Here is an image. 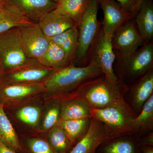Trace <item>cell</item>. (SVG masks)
<instances>
[{"label": "cell", "mask_w": 153, "mask_h": 153, "mask_svg": "<svg viewBox=\"0 0 153 153\" xmlns=\"http://www.w3.org/2000/svg\"><path fill=\"white\" fill-rule=\"evenodd\" d=\"M38 60L44 66L56 70H60L71 64L65 51L52 41H49L46 52Z\"/></svg>", "instance_id": "cb8c5ba5"}, {"label": "cell", "mask_w": 153, "mask_h": 153, "mask_svg": "<svg viewBox=\"0 0 153 153\" xmlns=\"http://www.w3.org/2000/svg\"><path fill=\"white\" fill-rule=\"evenodd\" d=\"M134 19L129 20L113 34L111 45L115 56L125 57L134 53L145 44Z\"/></svg>", "instance_id": "30bf717a"}, {"label": "cell", "mask_w": 153, "mask_h": 153, "mask_svg": "<svg viewBox=\"0 0 153 153\" xmlns=\"http://www.w3.org/2000/svg\"><path fill=\"white\" fill-rule=\"evenodd\" d=\"M99 0H89L85 10L76 24L78 33V48L73 64L84 66L88 64V58L94 44L102 29L97 19Z\"/></svg>", "instance_id": "5b68a950"}, {"label": "cell", "mask_w": 153, "mask_h": 153, "mask_svg": "<svg viewBox=\"0 0 153 153\" xmlns=\"http://www.w3.org/2000/svg\"><path fill=\"white\" fill-rule=\"evenodd\" d=\"M20 149L17 153H55L46 138V134L19 135Z\"/></svg>", "instance_id": "603a6c76"}, {"label": "cell", "mask_w": 153, "mask_h": 153, "mask_svg": "<svg viewBox=\"0 0 153 153\" xmlns=\"http://www.w3.org/2000/svg\"><path fill=\"white\" fill-rule=\"evenodd\" d=\"M130 103L132 109L138 114L144 104L153 95V69L128 86Z\"/></svg>", "instance_id": "9a60e30c"}, {"label": "cell", "mask_w": 153, "mask_h": 153, "mask_svg": "<svg viewBox=\"0 0 153 153\" xmlns=\"http://www.w3.org/2000/svg\"><path fill=\"white\" fill-rule=\"evenodd\" d=\"M0 141L17 153L20 151L19 135L6 114L4 107L1 105H0Z\"/></svg>", "instance_id": "4316f807"}, {"label": "cell", "mask_w": 153, "mask_h": 153, "mask_svg": "<svg viewBox=\"0 0 153 153\" xmlns=\"http://www.w3.org/2000/svg\"><path fill=\"white\" fill-rule=\"evenodd\" d=\"M61 102L60 120L91 117V107L79 99L67 96L56 97Z\"/></svg>", "instance_id": "ffe728a7"}, {"label": "cell", "mask_w": 153, "mask_h": 153, "mask_svg": "<svg viewBox=\"0 0 153 153\" xmlns=\"http://www.w3.org/2000/svg\"><path fill=\"white\" fill-rule=\"evenodd\" d=\"M134 135L140 137L153 130V95L145 102L140 112L132 120Z\"/></svg>", "instance_id": "7402d4cb"}, {"label": "cell", "mask_w": 153, "mask_h": 153, "mask_svg": "<svg viewBox=\"0 0 153 153\" xmlns=\"http://www.w3.org/2000/svg\"><path fill=\"white\" fill-rule=\"evenodd\" d=\"M45 99L42 95L4 107L18 135L38 133Z\"/></svg>", "instance_id": "8992f818"}, {"label": "cell", "mask_w": 153, "mask_h": 153, "mask_svg": "<svg viewBox=\"0 0 153 153\" xmlns=\"http://www.w3.org/2000/svg\"><path fill=\"white\" fill-rule=\"evenodd\" d=\"M99 3L103 14L102 28L106 35L112 36L122 25L134 19L130 13L115 0H99Z\"/></svg>", "instance_id": "5bb4252c"}, {"label": "cell", "mask_w": 153, "mask_h": 153, "mask_svg": "<svg viewBox=\"0 0 153 153\" xmlns=\"http://www.w3.org/2000/svg\"><path fill=\"white\" fill-rule=\"evenodd\" d=\"M125 10L130 13L133 18L135 15L136 7L138 0H115Z\"/></svg>", "instance_id": "4dcf8cb0"}, {"label": "cell", "mask_w": 153, "mask_h": 153, "mask_svg": "<svg viewBox=\"0 0 153 153\" xmlns=\"http://www.w3.org/2000/svg\"><path fill=\"white\" fill-rule=\"evenodd\" d=\"M46 138L55 153H69L73 146L60 126L57 125L46 134Z\"/></svg>", "instance_id": "f546056e"}, {"label": "cell", "mask_w": 153, "mask_h": 153, "mask_svg": "<svg viewBox=\"0 0 153 153\" xmlns=\"http://www.w3.org/2000/svg\"><path fill=\"white\" fill-rule=\"evenodd\" d=\"M89 0H60L53 11L68 17L75 22L79 19L88 4Z\"/></svg>", "instance_id": "f1b7e54d"}, {"label": "cell", "mask_w": 153, "mask_h": 153, "mask_svg": "<svg viewBox=\"0 0 153 153\" xmlns=\"http://www.w3.org/2000/svg\"><path fill=\"white\" fill-rule=\"evenodd\" d=\"M45 91L42 84H7L0 82V105L3 107L21 103L42 95Z\"/></svg>", "instance_id": "8fae6325"}, {"label": "cell", "mask_w": 153, "mask_h": 153, "mask_svg": "<svg viewBox=\"0 0 153 153\" xmlns=\"http://www.w3.org/2000/svg\"><path fill=\"white\" fill-rule=\"evenodd\" d=\"M19 28L22 45L28 57L39 60L44 55L49 44L38 24Z\"/></svg>", "instance_id": "4fadbf2b"}, {"label": "cell", "mask_w": 153, "mask_h": 153, "mask_svg": "<svg viewBox=\"0 0 153 153\" xmlns=\"http://www.w3.org/2000/svg\"><path fill=\"white\" fill-rule=\"evenodd\" d=\"M91 118V117L78 119L61 120L57 125L63 129L74 146L87 132L90 126Z\"/></svg>", "instance_id": "484cf974"}, {"label": "cell", "mask_w": 153, "mask_h": 153, "mask_svg": "<svg viewBox=\"0 0 153 153\" xmlns=\"http://www.w3.org/2000/svg\"><path fill=\"white\" fill-rule=\"evenodd\" d=\"M90 114L101 123L110 138L134 135L131 123L137 114L125 99L103 108H91Z\"/></svg>", "instance_id": "3957f363"}, {"label": "cell", "mask_w": 153, "mask_h": 153, "mask_svg": "<svg viewBox=\"0 0 153 153\" xmlns=\"http://www.w3.org/2000/svg\"><path fill=\"white\" fill-rule=\"evenodd\" d=\"M0 153H17L0 141Z\"/></svg>", "instance_id": "d6a6232c"}, {"label": "cell", "mask_w": 153, "mask_h": 153, "mask_svg": "<svg viewBox=\"0 0 153 153\" xmlns=\"http://www.w3.org/2000/svg\"><path fill=\"white\" fill-rule=\"evenodd\" d=\"M7 8L37 24L40 19L57 7L52 0H4Z\"/></svg>", "instance_id": "7c38bea8"}, {"label": "cell", "mask_w": 153, "mask_h": 153, "mask_svg": "<svg viewBox=\"0 0 153 153\" xmlns=\"http://www.w3.org/2000/svg\"><path fill=\"white\" fill-rule=\"evenodd\" d=\"M111 37L112 36L105 34L102 28L91 51L88 63L94 61L107 80L117 84L119 81L114 71L115 55L111 45Z\"/></svg>", "instance_id": "ba28073f"}, {"label": "cell", "mask_w": 153, "mask_h": 153, "mask_svg": "<svg viewBox=\"0 0 153 153\" xmlns=\"http://www.w3.org/2000/svg\"><path fill=\"white\" fill-rule=\"evenodd\" d=\"M78 33L76 25L49 39L63 49L69 61L73 64L78 48Z\"/></svg>", "instance_id": "d4e9b609"}, {"label": "cell", "mask_w": 153, "mask_h": 153, "mask_svg": "<svg viewBox=\"0 0 153 153\" xmlns=\"http://www.w3.org/2000/svg\"><path fill=\"white\" fill-rule=\"evenodd\" d=\"M4 68H3L1 61V60H0V82L1 81L2 79L3 75H4Z\"/></svg>", "instance_id": "e575fe53"}, {"label": "cell", "mask_w": 153, "mask_h": 153, "mask_svg": "<svg viewBox=\"0 0 153 153\" xmlns=\"http://www.w3.org/2000/svg\"><path fill=\"white\" fill-rule=\"evenodd\" d=\"M37 24L49 40L76 25L71 19L53 10L42 17Z\"/></svg>", "instance_id": "e0dca14e"}, {"label": "cell", "mask_w": 153, "mask_h": 153, "mask_svg": "<svg viewBox=\"0 0 153 153\" xmlns=\"http://www.w3.org/2000/svg\"><path fill=\"white\" fill-rule=\"evenodd\" d=\"M138 137L127 135L110 139L99 146L96 153H140Z\"/></svg>", "instance_id": "ac0fdd59"}, {"label": "cell", "mask_w": 153, "mask_h": 153, "mask_svg": "<svg viewBox=\"0 0 153 153\" xmlns=\"http://www.w3.org/2000/svg\"><path fill=\"white\" fill-rule=\"evenodd\" d=\"M4 3V0H0V7H1Z\"/></svg>", "instance_id": "8d00e7d4"}, {"label": "cell", "mask_w": 153, "mask_h": 153, "mask_svg": "<svg viewBox=\"0 0 153 153\" xmlns=\"http://www.w3.org/2000/svg\"><path fill=\"white\" fill-rule=\"evenodd\" d=\"M57 71L44 66L35 60L5 72L1 82L7 84H42Z\"/></svg>", "instance_id": "9c48e42d"}, {"label": "cell", "mask_w": 153, "mask_h": 153, "mask_svg": "<svg viewBox=\"0 0 153 153\" xmlns=\"http://www.w3.org/2000/svg\"><path fill=\"white\" fill-rule=\"evenodd\" d=\"M134 19L138 30L145 43L153 41L152 0H143Z\"/></svg>", "instance_id": "d6986e66"}, {"label": "cell", "mask_w": 153, "mask_h": 153, "mask_svg": "<svg viewBox=\"0 0 153 153\" xmlns=\"http://www.w3.org/2000/svg\"><path fill=\"white\" fill-rule=\"evenodd\" d=\"M140 153H153V147L141 146Z\"/></svg>", "instance_id": "836d02e7"}, {"label": "cell", "mask_w": 153, "mask_h": 153, "mask_svg": "<svg viewBox=\"0 0 153 153\" xmlns=\"http://www.w3.org/2000/svg\"><path fill=\"white\" fill-rule=\"evenodd\" d=\"M0 60L4 73L36 60L28 57L25 52L19 28L12 29L0 35Z\"/></svg>", "instance_id": "52a82bcc"}, {"label": "cell", "mask_w": 153, "mask_h": 153, "mask_svg": "<svg viewBox=\"0 0 153 153\" xmlns=\"http://www.w3.org/2000/svg\"><path fill=\"white\" fill-rule=\"evenodd\" d=\"M143 0H138L137 2L136 7L135 9V15L136 14L138 10L139 9L140 6Z\"/></svg>", "instance_id": "d590c367"}, {"label": "cell", "mask_w": 153, "mask_h": 153, "mask_svg": "<svg viewBox=\"0 0 153 153\" xmlns=\"http://www.w3.org/2000/svg\"><path fill=\"white\" fill-rule=\"evenodd\" d=\"M52 1H53L57 3H58V2L60 1V0H52Z\"/></svg>", "instance_id": "74e56055"}, {"label": "cell", "mask_w": 153, "mask_h": 153, "mask_svg": "<svg viewBox=\"0 0 153 153\" xmlns=\"http://www.w3.org/2000/svg\"><path fill=\"white\" fill-rule=\"evenodd\" d=\"M141 146H149L153 147V132H151L147 134L138 137Z\"/></svg>", "instance_id": "1f68e13d"}, {"label": "cell", "mask_w": 153, "mask_h": 153, "mask_svg": "<svg viewBox=\"0 0 153 153\" xmlns=\"http://www.w3.org/2000/svg\"><path fill=\"white\" fill-rule=\"evenodd\" d=\"M114 71L119 81L128 86L153 69V41L125 57L115 56Z\"/></svg>", "instance_id": "277c9868"}, {"label": "cell", "mask_w": 153, "mask_h": 153, "mask_svg": "<svg viewBox=\"0 0 153 153\" xmlns=\"http://www.w3.org/2000/svg\"><path fill=\"white\" fill-rule=\"evenodd\" d=\"M102 75L100 68L93 61L84 66L70 64L55 71L44 82L43 97L46 100L71 93L84 82Z\"/></svg>", "instance_id": "6da1fadb"}, {"label": "cell", "mask_w": 153, "mask_h": 153, "mask_svg": "<svg viewBox=\"0 0 153 153\" xmlns=\"http://www.w3.org/2000/svg\"><path fill=\"white\" fill-rule=\"evenodd\" d=\"M128 88V86L120 81L117 84L109 82L102 75L84 82L71 93L61 96L79 99L91 108H102L124 99Z\"/></svg>", "instance_id": "7a4b0ae2"}, {"label": "cell", "mask_w": 153, "mask_h": 153, "mask_svg": "<svg viewBox=\"0 0 153 153\" xmlns=\"http://www.w3.org/2000/svg\"><path fill=\"white\" fill-rule=\"evenodd\" d=\"M36 23L16 13L4 4L0 7V35L14 28L29 26Z\"/></svg>", "instance_id": "83f0119b"}, {"label": "cell", "mask_w": 153, "mask_h": 153, "mask_svg": "<svg viewBox=\"0 0 153 153\" xmlns=\"http://www.w3.org/2000/svg\"><path fill=\"white\" fill-rule=\"evenodd\" d=\"M61 102L56 97L45 100L41 114L38 133L46 134L52 128L57 126L60 120Z\"/></svg>", "instance_id": "44dd1931"}, {"label": "cell", "mask_w": 153, "mask_h": 153, "mask_svg": "<svg viewBox=\"0 0 153 153\" xmlns=\"http://www.w3.org/2000/svg\"><path fill=\"white\" fill-rule=\"evenodd\" d=\"M110 139L101 123L91 117L87 132L73 146L69 153H96L99 146Z\"/></svg>", "instance_id": "2e32d148"}]
</instances>
